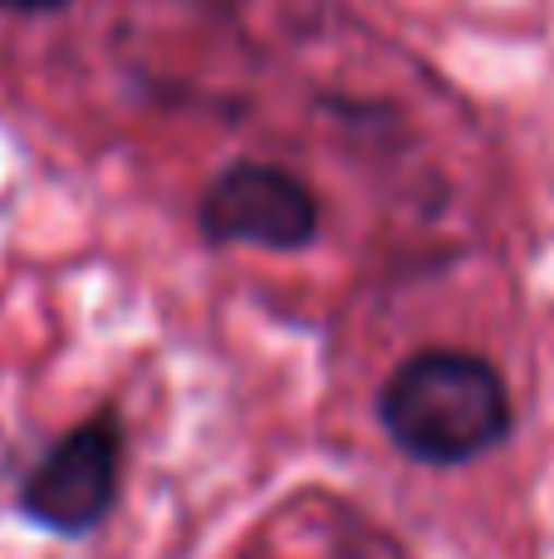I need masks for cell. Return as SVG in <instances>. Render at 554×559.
<instances>
[{
  "instance_id": "2",
  "label": "cell",
  "mask_w": 554,
  "mask_h": 559,
  "mask_svg": "<svg viewBox=\"0 0 554 559\" xmlns=\"http://www.w3.org/2000/svg\"><path fill=\"white\" fill-rule=\"evenodd\" d=\"M118 491H123V432L113 413H98L88 423H74L49 452L20 481V515L49 535H79L98 531L113 515Z\"/></svg>"
},
{
  "instance_id": "1",
  "label": "cell",
  "mask_w": 554,
  "mask_h": 559,
  "mask_svg": "<svg viewBox=\"0 0 554 559\" xmlns=\"http://www.w3.org/2000/svg\"><path fill=\"white\" fill-rule=\"evenodd\" d=\"M388 442L418 466H467L506 447L516 427L510 388L471 348H418L378 388Z\"/></svg>"
},
{
  "instance_id": "3",
  "label": "cell",
  "mask_w": 554,
  "mask_h": 559,
  "mask_svg": "<svg viewBox=\"0 0 554 559\" xmlns=\"http://www.w3.org/2000/svg\"><path fill=\"white\" fill-rule=\"evenodd\" d=\"M324 206L304 177L275 163H231L206 182L202 202H196V231L206 246L226 251V246H251V251H310L320 236Z\"/></svg>"
},
{
  "instance_id": "4",
  "label": "cell",
  "mask_w": 554,
  "mask_h": 559,
  "mask_svg": "<svg viewBox=\"0 0 554 559\" xmlns=\"http://www.w3.org/2000/svg\"><path fill=\"white\" fill-rule=\"evenodd\" d=\"M64 5H74V0H0V10H10V15H55Z\"/></svg>"
}]
</instances>
